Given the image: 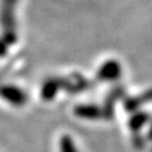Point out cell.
I'll return each instance as SVG.
<instances>
[{
  "mask_svg": "<svg viewBox=\"0 0 152 152\" xmlns=\"http://www.w3.org/2000/svg\"><path fill=\"white\" fill-rule=\"evenodd\" d=\"M150 102H152V88L144 91L142 94H140L138 96L126 98L124 101V107H125V110L127 113L133 114V113L138 111L140 109V107H142Z\"/></svg>",
  "mask_w": 152,
  "mask_h": 152,
  "instance_id": "obj_6",
  "label": "cell"
},
{
  "mask_svg": "<svg viewBox=\"0 0 152 152\" xmlns=\"http://www.w3.org/2000/svg\"><path fill=\"white\" fill-rule=\"evenodd\" d=\"M150 115L145 111H135L133 113L129 120H128V127L132 132V134H137V133H140L141 128L150 121Z\"/></svg>",
  "mask_w": 152,
  "mask_h": 152,
  "instance_id": "obj_7",
  "label": "cell"
},
{
  "mask_svg": "<svg viewBox=\"0 0 152 152\" xmlns=\"http://www.w3.org/2000/svg\"><path fill=\"white\" fill-rule=\"evenodd\" d=\"M124 96V89L121 86H116L114 88L108 96L105 97L103 105H102V110H103V119L104 120H111L114 118V111H115V105L116 102L119 99H121Z\"/></svg>",
  "mask_w": 152,
  "mask_h": 152,
  "instance_id": "obj_3",
  "label": "cell"
},
{
  "mask_svg": "<svg viewBox=\"0 0 152 152\" xmlns=\"http://www.w3.org/2000/svg\"><path fill=\"white\" fill-rule=\"evenodd\" d=\"M147 139L152 140V122H151V126L148 128V133H147Z\"/></svg>",
  "mask_w": 152,
  "mask_h": 152,
  "instance_id": "obj_10",
  "label": "cell"
},
{
  "mask_svg": "<svg viewBox=\"0 0 152 152\" xmlns=\"http://www.w3.org/2000/svg\"><path fill=\"white\" fill-rule=\"evenodd\" d=\"M62 90V78L61 77H50L42 84L41 88V97L43 101L50 102L53 101L59 91Z\"/></svg>",
  "mask_w": 152,
  "mask_h": 152,
  "instance_id": "obj_5",
  "label": "cell"
},
{
  "mask_svg": "<svg viewBox=\"0 0 152 152\" xmlns=\"http://www.w3.org/2000/svg\"><path fill=\"white\" fill-rule=\"evenodd\" d=\"M132 140H133V146H134L135 148H142V147H144V142H145V141H144V139H142V137H141L140 133L133 134Z\"/></svg>",
  "mask_w": 152,
  "mask_h": 152,
  "instance_id": "obj_9",
  "label": "cell"
},
{
  "mask_svg": "<svg viewBox=\"0 0 152 152\" xmlns=\"http://www.w3.org/2000/svg\"><path fill=\"white\" fill-rule=\"evenodd\" d=\"M60 152H79L73 138L69 134H62L59 140Z\"/></svg>",
  "mask_w": 152,
  "mask_h": 152,
  "instance_id": "obj_8",
  "label": "cell"
},
{
  "mask_svg": "<svg viewBox=\"0 0 152 152\" xmlns=\"http://www.w3.org/2000/svg\"><path fill=\"white\" fill-rule=\"evenodd\" d=\"M62 78V89L67 92L75 95L82 91H85L90 88V82L79 73H72L68 77Z\"/></svg>",
  "mask_w": 152,
  "mask_h": 152,
  "instance_id": "obj_2",
  "label": "cell"
},
{
  "mask_svg": "<svg viewBox=\"0 0 152 152\" xmlns=\"http://www.w3.org/2000/svg\"><path fill=\"white\" fill-rule=\"evenodd\" d=\"M122 67L116 60H108L101 65L97 71L96 78L99 82H115L121 78Z\"/></svg>",
  "mask_w": 152,
  "mask_h": 152,
  "instance_id": "obj_1",
  "label": "cell"
},
{
  "mask_svg": "<svg viewBox=\"0 0 152 152\" xmlns=\"http://www.w3.org/2000/svg\"><path fill=\"white\" fill-rule=\"evenodd\" d=\"M73 114L84 120H99L103 119L102 107L96 104H78L73 108Z\"/></svg>",
  "mask_w": 152,
  "mask_h": 152,
  "instance_id": "obj_4",
  "label": "cell"
}]
</instances>
